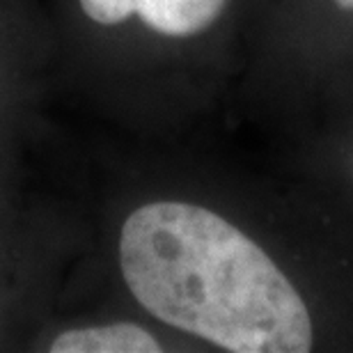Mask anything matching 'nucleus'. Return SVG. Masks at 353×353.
Listing matches in <instances>:
<instances>
[{
  "instance_id": "obj_1",
  "label": "nucleus",
  "mask_w": 353,
  "mask_h": 353,
  "mask_svg": "<svg viewBox=\"0 0 353 353\" xmlns=\"http://www.w3.org/2000/svg\"><path fill=\"white\" fill-rule=\"evenodd\" d=\"M117 268L152 319L230 353H307L310 305L230 218L190 200H147L117 232Z\"/></svg>"
},
{
  "instance_id": "obj_2",
  "label": "nucleus",
  "mask_w": 353,
  "mask_h": 353,
  "mask_svg": "<svg viewBox=\"0 0 353 353\" xmlns=\"http://www.w3.org/2000/svg\"><path fill=\"white\" fill-rule=\"evenodd\" d=\"M230 0H74L76 12L97 30H117L138 21L157 37L186 41L209 32Z\"/></svg>"
},
{
  "instance_id": "obj_3",
  "label": "nucleus",
  "mask_w": 353,
  "mask_h": 353,
  "mask_svg": "<svg viewBox=\"0 0 353 353\" xmlns=\"http://www.w3.org/2000/svg\"><path fill=\"white\" fill-rule=\"evenodd\" d=\"M163 349V342L136 321L67 326L58 330L44 347V351L51 353H161Z\"/></svg>"
},
{
  "instance_id": "obj_4",
  "label": "nucleus",
  "mask_w": 353,
  "mask_h": 353,
  "mask_svg": "<svg viewBox=\"0 0 353 353\" xmlns=\"http://www.w3.org/2000/svg\"><path fill=\"white\" fill-rule=\"evenodd\" d=\"M330 3H335L337 7H340V10L353 14V0H330Z\"/></svg>"
}]
</instances>
